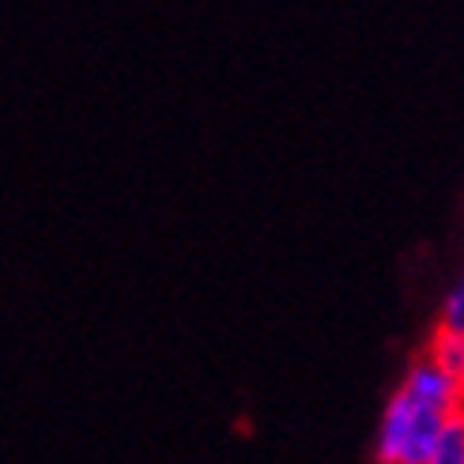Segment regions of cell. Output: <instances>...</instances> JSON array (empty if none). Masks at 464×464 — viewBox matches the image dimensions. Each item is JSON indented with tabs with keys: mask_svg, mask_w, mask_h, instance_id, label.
<instances>
[{
	"mask_svg": "<svg viewBox=\"0 0 464 464\" xmlns=\"http://www.w3.org/2000/svg\"><path fill=\"white\" fill-rule=\"evenodd\" d=\"M457 411H464V385H457L427 355L415 359L382 411L374 460L378 464H427L438 430Z\"/></svg>",
	"mask_w": 464,
	"mask_h": 464,
	"instance_id": "1",
	"label": "cell"
},
{
	"mask_svg": "<svg viewBox=\"0 0 464 464\" xmlns=\"http://www.w3.org/2000/svg\"><path fill=\"white\" fill-rule=\"evenodd\" d=\"M427 359L446 370V374L464 385V336H453V333H434L430 343H427Z\"/></svg>",
	"mask_w": 464,
	"mask_h": 464,
	"instance_id": "2",
	"label": "cell"
},
{
	"mask_svg": "<svg viewBox=\"0 0 464 464\" xmlns=\"http://www.w3.org/2000/svg\"><path fill=\"white\" fill-rule=\"evenodd\" d=\"M427 464H464V411L450 415L446 427L438 430Z\"/></svg>",
	"mask_w": 464,
	"mask_h": 464,
	"instance_id": "3",
	"label": "cell"
},
{
	"mask_svg": "<svg viewBox=\"0 0 464 464\" xmlns=\"http://www.w3.org/2000/svg\"><path fill=\"white\" fill-rule=\"evenodd\" d=\"M438 333L464 336V272L457 276V284L442 298V314H438Z\"/></svg>",
	"mask_w": 464,
	"mask_h": 464,
	"instance_id": "4",
	"label": "cell"
}]
</instances>
